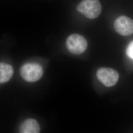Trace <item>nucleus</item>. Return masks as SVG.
Wrapping results in <instances>:
<instances>
[{
	"label": "nucleus",
	"mask_w": 133,
	"mask_h": 133,
	"mask_svg": "<svg viewBox=\"0 0 133 133\" xmlns=\"http://www.w3.org/2000/svg\"><path fill=\"white\" fill-rule=\"evenodd\" d=\"M20 75L24 81L34 82L39 80L43 74V66L37 63L30 62L24 64L21 67Z\"/></svg>",
	"instance_id": "obj_1"
},
{
	"label": "nucleus",
	"mask_w": 133,
	"mask_h": 133,
	"mask_svg": "<svg viewBox=\"0 0 133 133\" xmlns=\"http://www.w3.org/2000/svg\"><path fill=\"white\" fill-rule=\"evenodd\" d=\"M77 10L89 19L98 17L102 11V5L99 0H83L77 6Z\"/></svg>",
	"instance_id": "obj_2"
},
{
	"label": "nucleus",
	"mask_w": 133,
	"mask_h": 133,
	"mask_svg": "<svg viewBox=\"0 0 133 133\" xmlns=\"http://www.w3.org/2000/svg\"><path fill=\"white\" fill-rule=\"evenodd\" d=\"M66 48L71 54L79 55L84 52L87 47V42L82 36L72 34L66 39Z\"/></svg>",
	"instance_id": "obj_3"
},
{
	"label": "nucleus",
	"mask_w": 133,
	"mask_h": 133,
	"mask_svg": "<svg viewBox=\"0 0 133 133\" xmlns=\"http://www.w3.org/2000/svg\"><path fill=\"white\" fill-rule=\"evenodd\" d=\"M98 79L104 85L111 87L114 85L119 79L118 73L114 69L101 68L97 72Z\"/></svg>",
	"instance_id": "obj_4"
},
{
	"label": "nucleus",
	"mask_w": 133,
	"mask_h": 133,
	"mask_svg": "<svg viewBox=\"0 0 133 133\" xmlns=\"http://www.w3.org/2000/svg\"><path fill=\"white\" fill-rule=\"evenodd\" d=\"M114 29L117 33L124 36L133 34V20L126 16H121L114 22Z\"/></svg>",
	"instance_id": "obj_5"
},
{
	"label": "nucleus",
	"mask_w": 133,
	"mask_h": 133,
	"mask_svg": "<svg viewBox=\"0 0 133 133\" xmlns=\"http://www.w3.org/2000/svg\"><path fill=\"white\" fill-rule=\"evenodd\" d=\"M41 128L38 122L32 118L26 119L21 123L19 128V132L22 133H38Z\"/></svg>",
	"instance_id": "obj_6"
},
{
	"label": "nucleus",
	"mask_w": 133,
	"mask_h": 133,
	"mask_svg": "<svg viewBox=\"0 0 133 133\" xmlns=\"http://www.w3.org/2000/svg\"><path fill=\"white\" fill-rule=\"evenodd\" d=\"M14 70L9 64L0 62V84H3L10 81L13 76Z\"/></svg>",
	"instance_id": "obj_7"
},
{
	"label": "nucleus",
	"mask_w": 133,
	"mask_h": 133,
	"mask_svg": "<svg viewBox=\"0 0 133 133\" xmlns=\"http://www.w3.org/2000/svg\"><path fill=\"white\" fill-rule=\"evenodd\" d=\"M126 54L130 58L133 60V41L129 44L127 48Z\"/></svg>",
	"instance_id": "obj_8"
}]
</instances>
